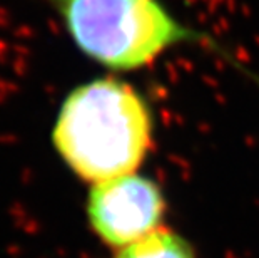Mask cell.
Segmentation results:
<instances>
[{
  "instance_id": "6da1fadb",
  "label": "cell",
  "mask_w": 259,
  "mask_h": 258,
  "mask_svg": "<svg viewBox=\"0 0 259 258\" xmlns=\"http://www.w3.org/2000/svg\"><path fill=\"white\" fill-rule=\"evenodd\" d=\"M151 139L152 119L144 99L114 77L70 91L52 129V145L64 163L92 184L137 171Z\"/></svg>"
},
{
  "instance_id": "3957f363",
  "label": "cell",
  "mask_w": 259,
  "mask_h": 258,
  "mask_svg": "<svg viewBox=\"0 0 259 258\" xmlns=\"http://www.w3.org/2000/svg\"><path fill=\"white\" fill-rule=\"evenodd\" d=\"M164 210L159 186L135 173L94 183L87 196L92 230L105 245L117 250L157 230Z\"/></svg>"
},
{
  "instance_id": "7a4b0ae2",
  "label": "cell",
  "mask_w": 259,
  "mask_h": 258,
  "mask_svg": "<svg viewBox=\"0 0 259 258\" xmlns=\"http://www.w3.org/2000/svg\"><path fill=\"white\" fill-rule=\"evenodd\" d=\"M87 57L114 71L151 64L174 45L211 39L182 25L162 0H44Z\"/></svg>"
},
{
  "instance_id": "277c9868",
  "label": "cell",
  "mask_w": 259,
  "mask_h": 258,
  "mask_svg": "<svg viewBox=\"0 0 259 258\" xmlns=\"http://www.w3.org/2000/svg\"><path fill=\"white\" fill-rule=\"evenodd\" d=\"M114 258H196V252L184 236L159 226L117 250Z\"/></svg>"
}]
</instances>
